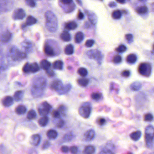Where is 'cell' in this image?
I'll list each match as a JSON object with an SVG mask.
<instances>
[{
    "label": "cell",
    "mask_w": 154,
    "mask_h": 154,
    "mask_svg": "<svg viewBox=\"0 0 154 154\" xmlns=\"http://www.w3.org/2000/svg\"><path fill=\"white\" fill-rule=\"evenodd\" d=\"M137 56L134 54H131L128 55L126 58V61L130 64L134 63L137 61Z\"/></svg>",
    "instance_id": "836d02e7"
},
{
    "label": "cell",
    "mask_w": 154,
    "mask_h": 154,
    "mask_svg": "<svg viewBox=\"0 0 154 154\" xmlns=\"http://www.w3.org/2000/svg\"><path fill=\"white\" fill-rule=\"evenodd\" d=\"M44 52L47 56L49 57H53L56 55L54 48L50 44L49 42L48 41L44 44Z\"/></svg>",
    "instance_id": "8fae6325"
},
{
    "label": "cell",
    "mask_w": 154,
    "mask_h": 154,
    "mask_svg": "<svg viewBox=\"0 0 154 154\" xmlns=\"http://www.w3.org/2000/svg\"><path fill=\"white\" fill-rule=\"evenodd\" d=\"M89 80L87 78H80L77 80L78 85L82 87H86L89 84Z\"/></svg>",
    "instance_id": "f1b7e54d"
},
{
    "label": "cell",
    "mask_w": 154,
    "mask_h": 154,
    "mask_svg": "<svg viewBox=\"0 0 154 154\" xmlns=\"http://www.w3.org/2000/svg\"><path fill=\"white\" fill-rule=\"evenodd\" d=\"M94 41L92 39H89L87 41L85 42V46L88 48H90V47H92L93 46V44L94 43Z\"/></svg>",
    "instance_id": "681fc988"
},
{
    "label": "cell",
    "mask_w": 154,
    "mask_h": 154,
    "mask_svg": "<svg viewBox=\"0 0 154 154\" xmlns=\"http://www.w3.org/2000/svg\"><path fill=\"white\" fill-rule=\"evenodd\" d=\"M120 4H124L126 3L127 1L128 0H116Z\"/></svg>",
    "instance_id": "94428289"
},
{
    "label": "cell",
    "mask_w": 154,
    "mask_h": 154,
    "mask_svg": "<svg viewBox=\"0 0 154 154\" xmlns=\"http://www.w3.org/2000/svg\"><path fill=\"white\" fill-rule=\"evenodd\" d=\"M47 136L49 139L51 140H54L57 137V132L56 130L50 129L47 132Z\"/></svg>",
    "instance_id": "ac0fdd59"
},
{
    "label": "cell",
    "mask_w": 154,
    "mask_h": 154,
    "mask_svg": "<svg viewBox=\"0 0 154 154\" xmlns=\"http://www.w3.org/2000/svg\"><path fill=\"white\" fill-rule=\"evenodd\" d=\"M95 137V132L93 129H90L85 132L84 134V139L87 142L92 141Z\"/></svg>",
    "instance_id": "9a60e30c"
},
{
    "label": "cell",
    "mask_w": 154,
    "mask_h": 154,
    "mask_svg": "<svg viewBox=\"0 0 154 154\" xmlns=\"http://www.w3.org/2000/svg\"><path fill=\"white\" fill-rule=\"evenodd\" d=\"M60 3L64 5H75L73 3V0H60Z\"/></svg>",
    "instance_id": "7bdbcfd3"
},
{
    "label": "cell",
    "mask_w": 154,
    "mask_h": 154,
    "mask_svg": "<svg viewBox=\"0 0 154 154\" xmlns=\"http://www.w3.org/2000/svg\"><path fill=\"white\" fill-rule=\"evenodd\" d=\"M37 113L33 109H31L27 114V118L29 120H33L37 118Z\"/></svg>",
    "instance_id": "1f68e13d"
},
{
    "label": "cell",
    "mask_w": 154,
    "mask_h": 154,
    "mask_svg": "<svg viewBox=\"0 0 154 154\" xmlns=\"http://www.w3.org/2000/svg\"><path fill=\"white\" fill-rule=\"evenodd\" d=\"M85 12H86L88 18L89 20L90 21V22L93 24H96L97 20L96 14L92 12L89 11H86Z\"/></svg>",
    "instance_id": "2e32d148"
},
{
    "label": "cell",
    "mask_w": 154,
    "mask_h": 154,
    "mask_svg": "<svg viewBox=\"0 0 154 154\" xmlns=\"http://www.w3.org/2000/svg\"><path fill=\"white\" fill-rule=\"evenodd\" d=\"M24 91L23 90H17L14 93V99L16 101H19L23 98Z\"/></svg>",
    "instance_id": "ffe728a7"
},
{
    "label": "cell",
    "mask_w": 154,
    "mask_h": 154,
    "mask_svg": "<svg viewBox=\"0 0 154 154\" xmlns=\"http://www.w3.org/2000/svg\"><path fill=\"white\" fill-rule=\"evenodd\" d=\"M75 135L72 133H69L66 134L64 136L63 138V141L64 142H69L72 141L75 138Z\"/></svg>",
    "instance_id": "484cf974"
},
{
    "label": "cell",
    "mask_w": 154,
    "mask_h": 154,
    "mask_svg": "<svg viewBox=\"0 0 154 154\" xmlns=\"http://www.w3.org/2000/svg\"><path fill=\"white\" fill-rule=\"evenodd\" d=\"M10 57L13 60L19 61L24 59L27 57V55L24 52L20 51L15 48H13L10 50Z\"/></svg>",
    "instance_id": "5b68a950"
},
{
    "label": "cell",
    "mask_w": 154,
    "mask_h": 154,
    "mask_svg": "<svg viewBox=\"0 0 154 154\" xmlns=\"http://www.w3.org/2000/svg\"><path fill=\"white\" fill-rule=\"evenodd\" d=\"M41 136L38 134H35L32 135L30 137L29 140V143L32 146H38L40 143Z\"/></svg>",
    "instance_id": "4fadbf2b"
},
{
    "label": "cell",
    "mask_w": 154,
    "mask_h": 154,
    "mask_svg": "<svg viewBox=\"0 0 154 154\" xmlns=\"http://www.w3.org/2000/svg\"><path fill=\"white\" fill-rule=\"evenodd\" d=\"M147 11V8L145 6H141L137 8V11L140 14H143L145 13Z\"/></svg>",
    "instance_id": "60d3db41"
},
{
    "label": "cell",
    "mask_w": 154,
    "mask_h": 154,
    "mask_svg": "<svg viewBox=\"0 0 154 154\" xmlns=\"http://www.w3.org/2000/svg\"><path fill=\"white\" fill-rule=\"evenodd\" d=\"M40 68L38 63L34 62L29 63V62L25 63V65L23 67L22 71L24 73H35L39 71Z\"/></svg>",
    "instance_id": "8992f818"
},
{
    "label": "cell",
    "mask_w": 154,
    "mask_h": 154,
    "mask_svg": "<svg viewBox=\"0 0 154 154\" xmlns=\"http://www.w3.org/2000/svg\"><path fill=\"white\" fill-rule=\"evenodd\" d=\"M69 150V147L67 146H63L61 148V152L64 153H66L68 152Z\"/></svg>",
    "instance_id": "11a10c76"
},
{
    "label": "cell",
    "mask_w": 154,
    "mask_h": 154,
    "mask_svg": "<svg viewBox=\"0 0 154 154\" xmlns=\"http://www.w3.org/2000/svg\"><path fill=\"white\" fill-rule=\"evenodd\" d=\"M51 145V143L49 141H46L44 142L42 146V150H46L50 147Z\"/></svg>",
    "instance_id": "7dc6e473"
},
{
    "label": "cell",
    "mask_w": 154,
    "mask_h": 154,
    "mask_svg": "<svg viewBox=\"0 0 154 154\" xmlns=\"http://www.w3.org/2000/svg\"><path fill=\"white\" fill-rule=\"evenodd\" d=\"M122 61V58L120 55H117L114 56L113 59V61L114 63L116 64H118L120 63Z\"/></svg>",
    "instance_id": "b9f144b4"
},
{
    "label": "cell",
    "mask_w": 154,
    "mask_h": 154,
    "mask_svg": "<svg viewBox=\"0 0 154 154\" xmlns=\"http://www.w3.org/2000/svg\"><path fill=\"white\" fill-rule=\"evenodd\" d=\"M64 51H65V53L66 55H71L73 54L74 52V47L72 44H69L66 46Z\"/></svg>",
    "instance_id": "d6a6232c"
},
{
    "label": "cell",
    "mask_w": 154,
    "mask_h": 154,
    "mask_svg": "<svg viewBox=\"0 0 154 154\" xmlns=\"http://www.w3.org/2000/svg\"><path fill=\"white\" fill-rule=\"evenodd\" d=\"M109 6L110 7H114L116 6V4L115 2H110L109 4Z\"/></svg>",
    "instance_id": "91938a15"
},
{
    "label": "cell",
    "mask_w": 154,
    "mask_h": 154,
    "mask_svg": "<svg viewBox=\"0 0 154 154\" xmlns=\"http://www.w3.org/2000/svg\"><path fill=\"white\" fill-rule=\"evenodd\" d=\"M102 97V95L100 92H93L91 95V98L93 100H99Z\"/></svg>",
    "instance_id": "d590c367"
},
{
    "label": "cell",
    "mask_w": 154,
    "mask_h": 154,
    "mask_svg": "<svg viewBox=\"0 0 154 154\" xmlns=\"http://www.w3.org/2000/svg\"><path fill=\"white\" fill-rule=\"evenodd\" d=\"M52 108L51 106L47 101L42 102L38 107V110L40 115L47 116Z\"/></svg>",
    "instance_id": "9c48e42d"
},
{
    "label": "cell",
    "mask_w": 154,
    "mask_h": 154,
    "mask_svg": "<svg viewBox=\"0 0 154 154\" xmlns=\"http://www.w3.org/2000/svg\"><path fill=\"white\" fill-rule=\"evenodd\" d=\"M96 151V149L95 147L93 146L89 145L85 147L83 153L86 154H92L94 153Z\"/></svg>",
    "instance_id": "d4e9b609"
},
{
    "label": "cell",
    "mask_w": 154,
    "mask_h": 154,
    "mask_svg": "<svg viewBox=\"0 0 154 154\" xmlns=\"http://www.w3.org/2000/svg\"><path fill=\"white\" fill-rule=\"evenodd\" d=\"M14 102V99L10 96H6L2 100V104L4 106L8 107L11 106Z\"/></svg>",
    "instance_id": "5bb4252c"
},
{
    "label": "cell",
    "mask_w": 154,
    "mask_h": 154,
    "mask_svg": "<svg viewBox=\"0 0 154 154\" xmlns=\"http://www.w3.org/2000/svg\"><path fill=\"white\" fill-rule=\"evenodd\" d=\"M77 3L79 5H82V3L81 0H76Z\"/></svg>",
    "instance_id": "6125c7cd"
},
{
    "label": "cell",
    "mask_w": 154,
    "mask_h": 154,
    "mask_svg": "<svg viewBox=\"0 0 154 154\" xmlns=\"http://www.w3.org/2000/svg\"><path fill=\"white\" fill-rule=\"evenodd\" d=\"M58 110L59 111L60 115H62L63 116H65L66 115L67 108L64 105H60L59 107Z\"/></svg>",
    "instance_id": "f35d334b"
},
{
    "label": "cell",
    "mask_w": 154,
    "mask_h": 154,
    "mask_svg": "<svg viewBox=\"0 0 154 154\" xmlns=\"http://www.w3.org/2000/svg\"><path fill=\"white\" fill-rule=\"evenodd\" d=\"M40 66L43 70L47 71L50 68L51 63L47 60H42L41 61Z\"/></svg>",
    "instance_id": "44dd1931"
},
{
    "label": "cell",
    "mask_w": 154,
    "mask_h": 154,
    "mask_svg": "<svg viewBox=\"0 0 154 154\" xmlns=\"http://www.w3.org/2000/svg\"><path fill=\"white\" fill-rule=\"evenodd\" d=\"M25 2L30 7H34L36 5L34 0H25Z\"/></svg>",
    "instance_id": "c3c4849f"
},
{
    "label": "cell",
    "mask_w": 154,
    "mask_h": 154,
    "mask_svg": "<svg viewBox=\"0 0 154 154\" xmlns=\"http://www.w3.org/2000/svg\"><path fill=\"white\" fill-rule=\"evenodd\" d=\"M154 138V127L152 125L146 127L145 131V139L147 146H150Z\"/></svg>",
    "instance_id": "3957f363"
},
{
    "label": "cell",
    "mask_w": 154,
    "mask_h": 154,
    "mask_svg": "<svg viewBox=\"0 0 154 154\" xmlns=\"http://www.w3.org/2000/svg\"><path fill=\"white\" fill-rule=\"evenodd\" d=\"M106 120L104 118H99L98 121V124L100 126L106 124Z\"/></svg>",
    "instance_id": "9f6ffc18"
},
{
    "label": "cell",
    "mask_w": 154,
    "mask_h": 154,
    "mask_svg": "<svg viewBox=\"0 0 154 154\" xmlns=\"http://www.w3.org/2000/svg\"><path fill=\"white\" fill-rule=\"evenodd\" d=\"M50 86L51 89L57 91L59 94L62 91L64 87L63 82L59 79H55L51 81Z\"/></svg>",
    "instance_id": "30bf717a"
},
{
    "label": "cell",
    "mask_w": 154,
    "mask_h": 154,
    "mask_svg": "<svg viewBox=\"0 0 154 154\" xmlns=\"http://www.w3.org/2000/svg\"><path fill=\"white\" fill-rule=\"evenodd\" d=\"M52 116L54 118H60V115L59 111L58 109L54 110L52 112Z\"/></svg>",
    "instance_id": "bcb514c9"
},
{
    "label": "cell",
    "mask_w": 154,
    "mask_h": 154,
    "mask_svg": "<svg viewBox=\"0 0 154 154\" xmlns=\"http://www.w3.org/2000/svg\"><path fill=\"white\" fill-rule=\"evenodd\" d=\"M72 88V86L70 84H67L64 86V88L62 90V91L60 93L59 95H64L68 93Z\"/></svg>",
    "instance_id": "e575fe53"
},
{
    "label": "cell",
    "mask_w": 154,
    "mask_h": 154,
    "mask_svg": "<svg viewBox=\"0 0 154 154\" xmlns=\"http://www.w3.org/2000/svg\"><path fill=\"white\" fill-rule=\"evenodd\" d=\"M65 122L62 119H60L59 121L57 123V126L58 128H61L64 126Z\"/></svg>",
    "instance_id": "816d5d0a"
},
{
    "label": "cell",
    "mask_w": 154,
    "mask_h": 154,
    "mask_svg": "<svg viewBox=\"0 0 154 154\" xmlns=\"http://www.w3.org/2000/svg\"><path fill=\"white\" fill-rule=\"evenodd\" d=\"M77 24L75 21H70L66 24L65 28L68 30H74L76 29Z\"/></svg>",
    "instance_id": "83f0119b"
},
{
    "label": "cell",
    "mask_w": 154,
    "mask_h": 154,
    "mask_svg": "<svg viewBox=\"0 0 154 154\" xmlns=\"http://www.w3.org/2000/svg\"><path fill=\"white\" fill-rule=\"evenodd\" d=\"M139 73L144 77H149L152 73V67L149 63H142L138 68Z\"/></svg>",
    "instance_id": "ba28073f"
},
{
    "label": "cell",
    "mask_w": 154,
    "mask_h": 154,
    "mask_svg": "<svg viewBox=\"0 0 154 154\" xmlns=\"http://www.w3.org/2000/svg\"><path fill=\"white\" fill-rule=\"evenodd\" d=\"M91 112V107L90 104L88 102L83 103L79 109L80 115L84 118H88L90 116Z\"/></svg>",
    "instance_id": "277c9868"
},
{
    "label": "cell",
    "mask_w": 154,
    "mask_h": 154,
    "mask_svg": "<svg viewBox=\"0 0 154 154\" xmlns=\"http://www.w3.org/2000/svg\"><path fill=\"white\" fill-rule=\"evenodd\" d=\"M142 86V84L140 82H135L131 84L130 88L134 91H137L141 89Z\"/></svg>",
    "instance_id": "4dcf8cb0"
},
{
    "label": "cell",
    "mask_w": 154,
    "mask_h": 154,
    "mask_svg": "<svg viewBox=\"0 0 154 154\" xmlns=\"http://www.w3.org/2000/svg\"><path fill=\"white\" fill-rule=\"evenodd\" d=\"M112 17L114 19H119L121 17V13L120 11L117 10L113 12L112 14Z\"/></svg>",
    "instance_id": "ab89813d"
},
{
    "label": "cell",
    "mask_w": 154,
    "mask_h": 154,
    "mask_svg": "<svg viewBox=\"0 0 154 154\" xmlns=\"http://www.w3.org/2000/svg\"><path fill=\"white\" fill-rule=\"evenodd\" d=\"M46 26L51 32H55L57 30L58 21L55 14L51 11H48L45 14Z\"/></svg>",
    "instance_id": "7a4b0ae2"
},
{
    "label": "cell",
    "mask_w": 154,
    "mask_h": 154,
    "mask_svg": "<svg viewBox=\"0 0 154 154\" xmlns=\"http://www.w3.org/2000/svg\"><path fill=\"white\" fill-rule=\"evenodd\" d=\"M46 74L50 77H54L55 75V72L52 70L50 69L46 71Z\"/></svg>",
    "instance_id": "f907efd6"
},
{
    "label": "cell",
    "mask_w": 154,
    "mask_h": 154,
    "mask_svg": "<svg viewBox=\"0 0 154 154\" xmlns=\"http://www.w3.org/2000/svg\"><path fill=\"white\" fill-rule=\"evenodd\" d=\"M78 73L81 77H85L88 75V71L85 68H80L78 70Z\"/></svg>",
    "instance_id": "8d00e7d4"
},
{
    "label": "cell",
    "mask_w": 154,
    "mask_h": 154,
    "mask_svg": "<svg viewBox=\"0 0 154 154\" xmlns=\"http://www.w3.org/2000/svg\"><path fill=\"white\" fill-rule=\"evenodd\" d=\"M63 62L61 60H57L53 64V68L54 69L61 70L63 69Z\"/></svg>",
    "instance_id": "cb8c5ba5"
},
{
    "label": "cell",
    "mask_w": 154,
    "mask_h": 154,
    "mask_svg": "<svg viewBox=\"0 0 154 154\" xmlns=\"http://www.w3.org/2000/svg\"><path fill=\"white\" fill-rule=\"evenodd\" d=\"M48 122L49 118L47 116H44L39 119L38 121V124L40 126L44 127L47 125Z\"/></svg>",
    "instance_id": "d6986e66"
},
{
    "label": "cell",
    "mask_w": 154,
    "mask_h": 154,
    "mask_svg": "<svg viewBox=\"0 0 154 154\" xmlns=\"http://www.w3.org/2000/svg\"><path fill=\"white\" fill-rule=\"evenodd\" d=\"M142 133L141 131H137L130 134V137L132 140L134 141H138L141 138Z\"/></svg>",
    "instance_id": "7402d4cb"
},
{
    "label": "cell",
    "mask_w": 154,
    "mask_h": 154,
    "mask_svg": "<svg viewBox=\"0 0 154 154\" xmlns=\"http://www.w3.org/2000/svg\"><path fill=\"white\" fill-rule=\"evenodd\" d=\"M100 1H103V0H100Z\"/></svg>",
    "instance_id": "be15d7a7"
},
{
    "label": "cell",
    "mask_w": 154,
    "mask_h": 154,
    "mask_svg": "<svg viewBox=\"0 0 154 154\" xmlns=\"http://www.w3.org/2000/svg\"><path fill=\"white\" fill-rule=\"evenodd\" d=\"M87 54L89 58L95 60L97 62L98 64H101L103 60V56L99 51L97 50H91L88 51Z\"/></svg>",
    "instance_id": "52a82bcc"
},
{
    "label": "cell",
    "mask_w": 154,
    "mask_h": 154,
    "mask_svg": "<svg viewBox=\"0 0 154 154\" xmlns=\"http://www.w3.org/2000/svg\"><path fill=\"white\" fill-rule=\"evenodd\" d=\"M84 39V34L82 32H78L75 36V42L76 43H80Z\"/></svg>",
    "instance_id": "603a6c76"
},
{
    "label": "cell",
    "mask_w": 154,
    "mask_h": 154,
    "mask_svg": "<svg viewBox=\"0 0 154 154\" xmlns=\"http://www.w3.org/2000/svg\"><path fill=\"white\" fill-rule=\"evenodd\" d=\"M121 75L124 77H129L130 75V72L128 70H125L122 72Z\"/></svg>",
    "instance_id": "db71d44e"
},
{
    "label": "cell",
    "mask_w": 154,
    "mask_h": 154,
    "mask_svg": "<svg viewBox=\"0 0 154 154\" xmlns=\"http://www.w3.org/2000/svg\"><path fill=\"white\" fill-rule=\"evenodd\" d=\"M126 39L128 42H131L133 40V35L131 34H128L126 35Z\"/></svg>",
    "instance_id": "6f0895ef"
},
{
    "label": "cell",
    "mask_w": 154,
    "mask_h": 154,
    "mask_svg": "<svg viewBox=\"0 0 154 154\" xmlns=\"http://www.w3.org/2000/svg\"><path fill=\"white\" fill-rule=\"evenodd\" d=\"M47 86V80L42 77H38L33 80L31 88L32 95L34 97L41 96Z\"/></svg>",
    "instance_id": "6da1fadb"
},
{
    "label": "cell",
    "mask_w": 154,
    "mask_h": 154,
    "mask_svg": "<svg viewBox=\"0 0 154 154\" xmlns=\"http://www.w3.org/2000/svg\"><path fill=\"white\" fill-rule=\"evenodd\" d=\"M153 116L151 114H146L144 117L145 121H147V122H151L153 120Z\"/></svg>",
    "instance_id": "ee69618b"
},
{
    "label": "cell",
    "mask_w": 154,
    "mask_h": 154,
    "mask_svg": "<svg viewBox=\"0 0 154 154\" xmlns=\"http://www.w3.org/2000/svg\"><path fill=\"white\" fill-rule=\"evenodd\" d=\"M70 152L72 154H76L78 152V148L76 146H72L69 149Z\"/></svg>",
    "instance_id": "f5cc1de1"
},
{
    "label": "cell",
    "mask_w": 154,
    "mask_h": 154,
    "mask_svg": "<svg viewBox=\"0 0 154 154\" xmlns=\"http://www.w3.org/2000/svg\"><path fill=\"white\" fill-rule=\"evenodd\" d=\"M37 20L35 19L33 16H28L27 17V20L26 21V23H25V25H32V24H35L37 22Z\"/></svg>",
    "instance_id": "f546056e"
},
{
    "label": "cell",
    "mask_w": 154,
    "mask_h": 154,
    "mask_svg": "<svg viewBox=\"0 0 154 154\" xmlns=\"http://www.w3.org/2000/svg\"><path fill=\"white\" fill-rule=\"evenodd\" d=\"M11 34L9 32H6L2 36V40L4 42L8 41L11 39Z\"/></svg>",
    "instance_id": "74e56055"
},
{
    "label": "cell",
    "mask_w": 154,
    "mask_h": 154,
    "mask_svg": "<svg viewBox=\"0 0 154 154\" xmlns=\"http://www.w3.org/2000/svg\"><path fill=\"white\" fill-rule=\"evenodd\" d=\"M27 108L25 106L23 105H19L16 107L15 109V112L17 115H23L27 112Z\"/></svg>",
    "instance_id": "e0dca14e"
},
{
    "label": "cell",
    "mask_w": 154,
    "mask_h": 154,
    "mask_svg": "<svg viewBox=\"0 0 154 154\" xmlns=\"http://www.w3.org/2000/svg\"><path fill=\"white\" fill-rule=\"evenodd\" d=\"M153 49H154V46H153Z\"/></svg>",
    "instance_id": "e7e4bbea"
},
{
    "label": "cell",
    "mask_w": 154,
    "mask_h": 154,
    "mask_svg": "<svg viewBox=\"0 0 154 154\" xmlns=\"http://www.w3.org/2000/svg\"><path fill=\"white\" fill-rule=\"evenodd\" d=\"M60 38L64 41L69 42L71 40V36L68 32L64 31L60 35Z\"/></svg>",
    "instance_id": "4316f807"
},
{
    "label": "cell",
    "mask_w": 154,
    "mask_h": 154,
    "mask_svg": "<svg viewBox=\"0 0 154 154\" xmlns=\"http://www.w3.org/2000/svg\"><path fill=\"white\" fill-rule=\"evenodd\" d=\"M25 13L22 9H18L14 12L13 18L14 20H22L25 17Z\"/></svg>",
    "instance_id": "7c38bea8"
},
{
    "label": "cell",
    "mask_w": 154,
    "mask_h": 154,
    "mask_svg": "<svg viewBox=\"0 0 154 154\" xmlns=\"http://www.w3.org/2000/svg\"><path fill=\"white\" fill-rule=\"evenodd\" d=\"M84 14L82 13V12L81 11L79 10V12H78V18L79 19V20H82L84 18Z\"/></svg>",
    "instance_id": "680465c9"
},
{
    "label": "cell",
    "mask_w": 154,
    "mask_h": 154,
    "mask_svg": "<svg viewBox=\"0 0 154 154\" xmlns=\"http://www.w3.org/2000/svg\"><path fill=\"white\" fill-rule=\"evenodd\" d=\"M127 48L124 45H120L116 49V51L119 53L125 52Z\"/></svg>",
    "instance_id": "f6af8a7d"
}]
</instances>
